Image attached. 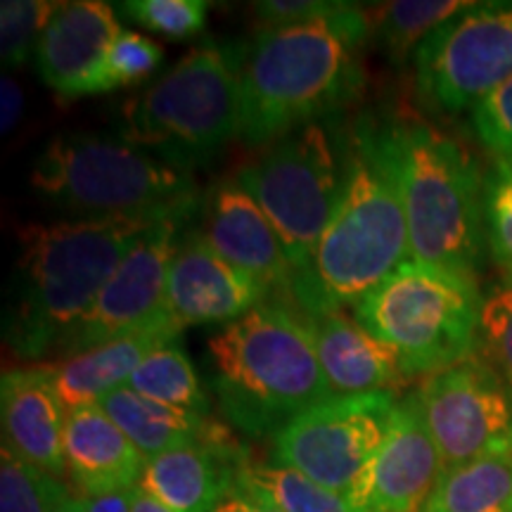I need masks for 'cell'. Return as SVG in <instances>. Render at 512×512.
Segmentation results:
<instances>
[{
	"instance_id": "cell-1",
	"label": "cell",
	"mask_w": 512,
	"mask_h": 512,
	"mask_svg": "<svg viewBox=\"0 0 512 512\" xmlns=\"http://www.w3.org/2000/svg\"><path fill=\"white\" fill-rule=\"evenodd\" d=\"M368 36V10L354 3L316 22L261 29L240 72L242 143L271 147L354 98L363 81L356 50Z\"/></svg>"
},
{
	"instance_id": "cell-2",
	"label": "cell",
	"mask_w": 512,
	"mask_h": 512,
	"mask_svg": "<svg viewBox=\"0 0 512 512\" xmlns=\"http://www.w3.org/2000/svg\"><path fill=\"white\" fill-rule=\"evenodd\" d=\"M166 219V216H164ZM159 219H76L19 230L5 347L19 361L60 354L140 235Z\"/></svg>"
},
{
	"instance_id": "cell-3",
	"label": "cell",
	"mask_w": 512,
	"mask_h": 512,
	"mask_svg": "<svg viewBox=\"0 0 512 512\" xmlns=\"http://www.w3.org/2000/svg\"><path fill=\"white\" fill-rule=\"evenodd\" d=\"M406 261H411L408 221L382 131L358 121L347 133L342 200L292 299L302 313L356 306Z\"/></svg>"
},
{
	"instance_id": "cell-4",
	"label": "cell",
	"mask_w": 512,
	"mask_h": 512,
	"mask_svg": "<svg viewBox=\"0 0 512 512\" xmlns=\"http://www.w3.org/2000/svg\"><path fill=\"white\" fill-rule=\"evenodd\" d=\"M211 380L226 418L252 437H275L306 408L330 399L302 313L264 302L207 337Z\"/></svg>"
},
{
	"instance_id": "cell-5",
	"label": "cell",
	"mask_w": 512,
	"mask_h": 512,
	"mask_svg": "<svg viewBox=\"0 0 512 512\" xmlns=\"http://www.w3.org/2000/svg\"><path fill=\"white\" fill-rule=\"evenodd\" d=\"M380 131L401 190L411 259L477 280L486 242V181L475 157L420 119H399Z\"/></svg>"
},
{
	"instance_id": "cell-6",
	"label": "cell",
	"mask_w": 512,
	"mask_h": 512,
	"mask_svg": "<svg viewBox=\"0 0 512 512\" xmlns=\"http://www.w3.org/2000/svg\"><path fill=\"white\" fill-rule=\"evenodd\" d=\"M247 48L202 43L121 107L119 138L188 171L240 138V72Z\"/></svg>"
},
{
	"instance_id": "cell-7",
	"label": "cell",
	"mask_w": 512,
	"mask_h": 512,
	"mask_svg": "<svg viewBox=\"0 0 512 512\" xmlns=\"http://www.w3.org/2000/svg\"><path fill=\"white\" fill-rule=\"evenodd\" d=\"M29 181L57 207L86 219H188L197 207L188 171L102 133L53 138Z\"/></svg>"
},
{
	"instance_id": "cell-8",
	"label": "cell",
	"mask_w": 512,
	"mask_h": 512,
	"mask_svg": "<svg viewBox=\"0 0 512 512\" xmlns=\"http://www.w3.org/2000/svg\"><path fill=\"white\" fill-rule=\"evenodd\" d=\"M479 309L477 280L411 259L354 306V318L394 351L403 375L415 380L477 354Z\"/></svg>"
},
{
	"instance_id": "cell-9",
	"label": "cell",
	"mask_w": 512,
	"mask_h": 512,
	"mask_svg": "<svg viewBox=\"0 0 512 512\" xmlns=\"http://www.w3.org/2000/svg\"><path fill=\"white\" fill-rule=\"evenodd\" d=\"M235 181L273 223L297 287L309 275L313 252L347 185V136L323 124L299 128L242 166Z\"/></svg>"
},
{
	"instance_id": "cell-10",
	"label": "cell",
	"mask_w": 512,
	"mask_h": 512,
	"mask_svg": "<svg viewBox=\"0 0 512 512\" xmlns=\"http://www.w3.org/2000/svg\"><path fill=\"white\" fill-rule=\"evenodd\" d=\"M394 403V394H358L306 408L273 437L275 463L304 472L363 512V489Z\"/></svg>"
},
{
	"instance_id": "cell-11",
	"label": "cell",
	"mask_w": 512,
	"mask_h": 512,
	"mask_svg": "<svg viewBox=\"0 0 512 512\" xmlns=\"http://www.w3.org/2000/svg\"><path fill=\"white\" fill-rule=\"evenodd\" d=\"M512 79V3H475L415 50L422 100L446 114L475 110Z\"/></svg>"
},
{
	"instance_id": "cell-12",
	"label": "cell",
	"mask_w": 512,
	"mask_h": 512,
	"mask_svg": "<svg viewBox=\"0 0 512 512\" xmlns=\"http://www.w3.org/2000/svg\"><path fill=\"white\" fill-rule=\"evenodd\" d=\"M181 216L152 223L131 247L98 302L62 344L60 356H74L100 344L140 332L171 330L181 335L169 316V268L178 242Z\"/></svg>"
},
{
	"instance_id": "cell-13",
	"label": "cell",
	"mask_w": 512,
	"mask_h": 512,
	"mask_svg": "<svg viewBox=\"0 0 512 512\" xmlns=\"http://www.w3.org/2000/svg\"><path fill=\"white\" fill-rule=\"evenodd\" d=\"M418 392L441 472L512 451V392L479 354L427 377Z\"/></svg>"
},
{
	"instance_id": "cell-14",
	"label": "cell",
	"mask_w": 512,
	"mask_h": 512,
	"mask_svg": "<svg viewBox=\"0 0 512 512\" xmlns=\"http://www.w3.org/2000/svg\"><path fill=\"white\" fill-rule=\"evenodd\" d=\"M441 477L437 441L420 392L394 403L387 434L363 489V512H420Z\"/></svg>"
},
{
	"instance_id": "cell-15",
	"label": "cell",
	"mask_w": 512,
	"mask_h": 512,
	"mask_svg": "<svg viewBox=\"0 0 512 512\" xmlns=\"http://www.w3.org/2000/svg\"><path fill=\"white\" fill-rule=\"evenodd\" d=\"M271 292L252 275L221 259L202 233H192L178 245L169 268V316L178 330L190 325L233 323Z\"/></svg>"
},
{
	"instance_id": "cell-16",
	"label": "cell",
	"mask_w": 512,
	"mask_h": 512,
	"mask_svg": "<svg viewBox=\"0 0 512 512\" xmlns=\"http://www.w3.org/2000/svg\"><path fill=\"white\" fill-rule=\"evenodd\" d=\"M200 233L230 266L292 297L297 275L290 256L264 209L238 181H223L209 192Z\"/></svg>"
},
{
	"instance_id": "cell-17",
	"label": "cell",
	"mask_w": 512,
	"mask_h": 512,
	"mask_svg": "<svg viewBox=\"0 0 512 512\" xmlns=\"http://www.w3.org/2000/svg\"><path fill=\"white\" fill-rule=\"evenodd\" d=\"M0 420L3 444L19 458L62 479L64 465V411L55 389L53 366L5 370L0 380Z\"/></svg>"
},
{
	"instance_id": "cell-18",
	"label": "cell",
	"mask_w": 512,
	"mask_h": 512,
	"mask_svg": "<svg viewBox=\"0 0 512 512\" xmlns=\"http://www.w3.org/2000/svg\"><path fill=\"white\" fill-rule=\"evenodd\" d=\"M110 3L74 0L60 3L36 50L38 72L60 98L88 95L95 72L119 36Z\"/></svg>"
},
{
	"instance_id": "cell-19",
	"label": "cell",
	"mask_w": 512,
	"mask_h": 512,
	"mask_svg": "<svg viewBox=\"0 0 512 512\" xmlns=\"http://www.w3.org/2000/svg\"><path fill=\"white\" fill-rule=\"evenodd\" d=\"M335 396L394 394L406 387L399 358L342 309L302 313Z\"/></svg>"
},
{
	"instance_id": "cell-20",
	"label": "cell",
	"mask_w": 512,
	"mask_h": 512,
	"mask_svg": "<svg viewBox=\"0 0 512 512\" xmlns=\"http://www.w3.org/2000/svg\"><path fill=\"white\" fill-rule=\"evenodd\" d=\"M64 465L83 498L136 489L145 458L100 403L74 408L64 425Z\"/></svg>"
},
{
	"instance_id": "cell-21",
	"label": "cell",
	"mask_w": 512,
	"mask_h": 512,
	"mask_svg": "<svg viewBox=\"0 0 512 512\" xmlns=\"http://www.w3.org/2000/svg\"><path fill=\"white\" fill-rule=\"evenodd\" d=\"M245 453L233 434L216 444L176 448L145 460L138 486L174 512H211Z\"/></svg>"
},
{
	"instance_id": "cell-22",
	"label": "cell",
	"mask_w": 512,
	"mask_h": 512,
	"mask_svg": "<svg viewBox=\"0 0 512 512\" xmlns=\"http://www.w3.org/2000/svg\"><path fill=\"white\" fill-rule=\"evenodd\" d=\"M171 339H178V332H140L62 358L53 366V380L64 411L69 413L74 408L91 406L114 389L126 387L140 363Z\"/></svg>"
},
{
	"instance_id": "cell-23",
	"label": "cell",
	"mask_w": 512,
	"mask_h": 512,
	"mask_svg": "<svg viewBox=\"0 0 512 512\" xmlns=\"http://www.w3.org/2000/svg\"><path fill=\"white\" fill-rule=\"evenodd\" d=\"M98 403L102 411L117 422L128 441L143 453L145 460L176 451V448L209 444L226 432V427L209 420V415H195L166 406L126 387L114 389Z\"/></svg>"
},
{
	"instance_id": "cell-24",
	"label": "cell",
	"mask_w": 512,
	"mask_h": 512,
	"mask_svg": "<svg viewBox=\"0 0 512 512\" xmlns=\"http://www.w3.org/2000/svg\"><path fill=\"white\" fill-rule=\"evenodd\" d=\"M512 510V451L441 472L420 512Z\"/></svg>"
},
{
	"instance_id": "cell-25",
	"label": "cell",
	"mask_w": 512,
	"mask_h": 512,
	"mask_svg": "<svg viewBox=\"0 0 512 512\" xmlns=\"http://www.w3.org/2000/svg\"><path fill=\"white\" fill-rule=\"evenodd\" d=\"M235 482L283 512H361L347 498L313 482L304 472L275 460L261 463L247 453L235 463Z\"/></svg>"
},
{
	"instance_id": "cell-26",
	"label": "cell",
	"mask_w": 512,
	"mask_h": 512,
	"mask_svg": "<svg viewBox=\"0 0 512 512\" xmlns=\"http://www.w3.org/2000/svg\"><path fill=\"white\" fill-rule=\"evenodd\" d=\"M475 3L467 0H394L368 8L370 34L382 41L394 60H406L441 24L451 22Z\"/></svg>"
},
{
	"instance_id": "cell-27",
	"label": "cell",
	"mask_w": 512,
	"mask_h": 512,
	"mask_svg": "<svg viewBox=\"0 0 512 512\" xmlns=\"http://www.w3.org/2000/svg\"><path fill=\"white\" fill-rule=\"evenodd\" d=\"M126 389L181 411L209 415L207 392L197 380L190 356L178 347L176 339L152 351L126 382Z\"/></svg>"
},
{
	"instance_id": "cell-28",
	"label": "cell",
	"mask_w": 512,
	"mask_h": 512,
	"mask_svg": "<svg viewBox=\"0 0 512 512\" xmlns=\"http://www.w3.org/2000/svg\"><path fill=\"white\" fill-rule=\"evenodd\" d=\"M72 491L41 467L19 458L3 444L0 451V512H55Z\"/></svg>"
},
{
	"instance_id": "cell-29",
	"label": "cell",
	"mask_w": 512,
	"mask_h": 512,
	"mask_svg": "<svg viewBox=\"0 0 512 512\" xmlns=\"http://www.w3.org/2000/svg\"><path fill=\"white\" fill-rule=\"evenodd\" d=\"M164 60V48L138 31L121 29L95 72L88 95L112 93L150 76Z\"/></svg>"
},
{
	"instance_id": "cell-30",
	"label": "cell",
	"mask_w": 512,
	"mask_h": 512,
	"mask_svg": "<svg viewBox=\"0 0 512 512\" xmlns=\"http://www.w3.org/2000/svg\"><path fill=\"white\" fill-rule=\"evenodd\" d=\"M60 3L50 0H3L0 5V57L8 69H19L38 50Z\"/></svg>"
},
{
	"instance_id": "cell-31",
	"label": "cell",
	"mask_w": 512,
	"mask_h": 512,
	"mask_svg": "<svg viewBox=\"0 0 512 512\" xmlns=\"http://www.w3.org/2000/svg\"><path fill=\"white\" fill-rule=\"evenodd\" d=\"M477 354L512 392V278L498 280L482 294Z\"/></svg>"
},
{
	"instance_id": "cell-32",
	"label": "cell",
	"mask_w": 512,
	"mask_h": 512,
	"mask_svg": "<svg viewBox=\"0 0 512 512\" xmlns=\"http://www.w3.org/2000/svg\"><path fill=\"white\" fill-rule=\"evenodd\" d=\"M124 12L140 27L171 41L202 34L207 24V0H126Z\"/></svg>"
},
{
	"instance_id": "cell-33",
	"label": "cell",
	"mask_w": 512,
	"mask_h": 512,
	"mask_svg": "<svg viewBox=\"0 0 512 512\" xmlns=\"http://www.w3.org/2000/svg\"><path fill=\"white\" fill-rule=\"evenodd\" d=\"M486 245L512 278V164L496 162L484 188Z\"/></svg>"
},
{
	"instance_id": "cell-34",
	"label": "cell",
	"mask_w": 512,
	"mask_h": 512,
	"mask_svg": "<svg viewBox=\"0 0 512 512\" xmlns=\"http://www.w3.org/2000/svg\"><path fill=\"white\" fill-rule=\"evenodd\" d=\"M472 126L496 162L512 164V79L472 110Z\"/></svg>"
},
{
	"instance_id": "cell-35",
	"label": "cell",
	"mask_w": 512,
	"mask_h": 512,
	"mask_svg": "<svg viewBox=\"0 0 512 512\" xmlns=\"http://www.w3.org/2000/svg\"><path fill=\"white\" fill-rule=\"evenodd\" d=\"M344 8L347 3H330V0H266V3H256L254 12L264 22V27H290V24L332 17Z\"/></svg>"
},
{
	"instance_id": "cell-36",
	"label": "cell",
	"mask_w": 512,
	"mask_h": 512,
	"mask_svg": "<svg viewBox=\"0 0 512 512\" xmlns=\"http://www.w3.org/2000/svg\"><path fill=\"white\" fill-rule=\"evenodd\" d=\"M211 512H283L275 508L273 503H268L266 498L252 494V491L245 489L240 482H235V475H233V482L226 491H223V496L219 498V503L214 505V510Z\"/></svg>"
},
{
	"instance_id": "cell-37",
	"label": "cell",
	"mask_w": 512,
	"mask_h": 512,
	"mask_svg": "<svg viewBox=\"0 0 512 512\" xmlns=\"http://www.w3.org/2000/svg\"><path fill=\"white\" fill-rule=\"evenodd\" d=\"M24 112V93L22 86L10 76H3L0 81V133L8 136L19 124Z\"/></svg>"
},
{
	"instance_id": "cell-38",
	"label": "cell",
	"mask_w": 512,
	"mask_h": 512,
	"mask_svg": "<svg viewBox=\"0 0 512 512\" xmlns=\"http://www.w3.org/2000/svg\"><path fill=\"white\" fill-rule=\"evenodd\" d=\"M86 512H133V489L83 498Z\"/></svg>"
},
{
	"instance_id": "cell-39",
	"label": "cell",
	"mask_w": 512,
	"mask_h": 512,
	"mask_svg": "<svg viewBox=\"0 0 512 512\" xmlns=\"http://www.w3.org/2000/svg\"><path fill=\"white\" fill-rule=\"evenodd\" d=\"M133 512H174L166 508L164 503H159L157 498H152L150 494H145L140 486L133 489Z\"/></svg>"
},
{
	"instance_id": "cell-40",
	"label": "cell",
	"mask_w": 512,
	"mask_h": 512,
	"mask_svg": "<svg viewBox=\"0 0 512 512\" xmlns=\"http://www.w3.org/2000/svg\"><path fill=\"white\" fill-rule=\"evenodd\" d=\"M55 512H86V505H83V496H76V494H69L64 501L60 503V508Z\"/></svg>"
},
{
	"instance_id": "cell-41",
	"label": "cell",
	"mask_w": 512,
	"mask_h": 512,
	"mask_svg": "<svg viewBox=\"0 0 512 512\" xmlns=\"http://www.w3.org/2000/svg\"><path fill=\"white\" fill-rule=\"evenodd\" d=\"M508 512H512V510H508Z\"/></svg>"
}]
</instances>
